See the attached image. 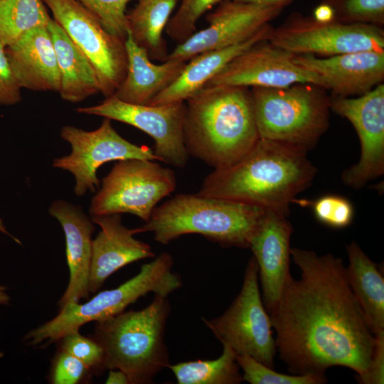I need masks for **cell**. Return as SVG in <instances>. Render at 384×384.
Listing matches in <instances>:
<instances>
[{
  "instance_id": "obj_6",
  "label": "cell",
  "mask_w": 384,
  "mask_h": 384,
  "mask_svg": "<svg viewBox=\"0 0 384 384\" xmlns=\"http://www.w3.org/2000/svg\"><path fill=\"white\" fill-rule=\"evenodd\" d=\"M260 139L307 152L330 124V96L310 82L250 87Z\"/></svg>"
},
{
  "instance_id": "obj_40",
  "label": "cell",
  "mask_w": 384,
  "mask_h": 384,
  "mask_svg": "<svg viewBox=\"0 0 384 384\" xmlns=\"http://www.w3.org/2000/svg\"><path fill=\"white\" fill-rule=\"evenodd\" d=\"M241 2L251 3L260 5H288L292 0H235Z\"/></svg>"
},
{
  "instance_id": "obj_9",
  "label": "cell",
  "mask_w": 384,
  "mask_h": 384,
  "mask_svg": "<svg viewBox=\"0 0 384 384\" xmlns=\"http://www.w3.org/2000/svg\"><path fill=\"white\" fill-rule=\"evenodd\" d=\"M176 187L174 172L152 160L118 161L92 197L90 215L130 213L146 222L159 201Z\"/></svg>"
},
{
  "instance_id": "obj_10",
  "label": "cell",
  "mask_w": 384,
  "mask_h": 384,
  "mask_svg": "<svg viewBox=\"0 0 384 384\" xmlns=\"http://www.w3.org/2000/svg\"><path fill=\"white\" fill-rule=\"evenodd\" d=\"M269 42L294 55L330 57L363 50H384L383 27L338 21L319 22L294 14L272 28Z\"/></svg>"
},
{
  "instance_id": "obj_17",
  "label": "cell",
  "mask_w": 384,
  "mask_h": 384,
  "mask_svg": "<svg viewBox=\"0 0 384 384\" xmlns=\"http://www.w3.org/2000/svg\"><path fill=\"white\" fill-rule=\"evenodd\" d=\"M294 62L315 73L334 95H362L384 80V50L356 51L330 57L294 55Z\"/></svg>"
},
{
  "instance_id": "obj_4",
  "label": "cell",
  "mask_w": 384,
  "mask_h": 384,
  "mask_svg": "<svg viewBox=\"0 0 384 384\" xmlns=\"http://www.w3.org/2000/svg\"><path fill=\"white\" fill-rule=\"evenodd\" d=\"M265 211L233 201L179 193L156 207L149 220L137 230L138 234L152 233L162 245L184 235L198 234L223 246L247 248Z\"/></svg>"
},
{
  "instance_id": "obj_30",
  "label": "cell",
  "mask_w": 384,
  "mask_h": 384,
  "mask_svg": "<svg viewBox=\"0 0 384 384\" xmlns=\"http://www.w3.org/2000/svg\"><path fill=\"white\" fill-rule=\"evenodd\" d=\"M331 6L335 21L346 23L384 25V0H324Z\"/></svg>"
},
{
  "instance_id": "obj_13",
  "label": "cell",
  "mask_w": 384,
  "mask_h": 384,
  "mask_svg": "<svg viewBox=\"0 0 384 384\" xmlns=\"http://www.w3.org/2000/svg\"><path fill=\"white\" fill-rule=\"evenodd\" d=\"M76 111L101 116L137 128L155 142L154 151L159 161L175 167H184L189 154L183 139L185 102L163 105H138L122 101L113 95L101 103Z\"/></svg>"
},
{
  "instance_id": "obj_24",
  "label": "cell",
  "mask_w": 384,
  "mask_h": 384,
  "mask_svg": "<svg viewBox=\"0 0 384 384\" xmlns=\"http://www.w3.org/2000/svg\"><path fill=\"white\" fill-rule=\"evenodd\" d=\"M48 28L55 50L62 99L79 102L100 92L98 75L87 56L52 18Z\"/></svg>"
},
{
  "instance_id": "obj_1",
  "label": "cell",
  "mask_w": 384,
  "mask_h": 384,
  "mask_svg": "<svg viewBox=\"0 0 384 384\" xmlns=\"http://www.w3.org/2000/svg\"><path fill=\"white\" fill-rule=\"evenodd\" d=\"M290 255L300 278L288 275L269 311L279 358L294 375H325L329 368L343 366L363 384L376 341L343 260L297 247L290 248Z\"/></svg>"
},
{
  "instance_id": "obj_32",
  "label": "cell",
  "mask_w": 384,
  "mask_h": 384,
  "mask_svg": "<svg viewBox=\"0 0 384 384\" xmlns=\"http://www.w3.org/2000/svg\"><path fill=\"white\" fill-rule=\"evenodd\" d=\"M301 205L309 206L316 220L323 225L336 229L350 225L354 217L352 203L338 195H324L312 201H300Z\"/></svg>"
},
{
  "instance_id": "obj_33",
  "label": "cell",
  "mask_w": 384,
  "mask_h": 384,
  "mask_svg": "<svg viewBox=\"0 0 384 384\" xmlns=\"http://www.w3.org/2000/svg\"><path fill=\"white\" fill-rule=\"evenodd\" d=\"M94 14L105 29L125 41L129 31L126 8L132 0H77Z\"/></svg>"
},
{
  "instance_id": "obj_8",
  "label": "cell",
  "mask_w": 384,
  "mask_h": 384,
  "mask_svg": "<svg viewBox=\"0 0 384 384\" xmlns=\"http://www.w3.org/2000/svg\"><path fill=\"white\" fill-rule=\"evenodd\" d=\"M201 319L223 346L274 368L277 346L270 316L260 294L258 267L253 256L245 267L241 289L230 306L218 317Z\"/></svg>"
},
{
  "instance_id": "obj_36",
  "label": "cell",
  "mask_w": 384,
  "mask_h": 384,
  "mask_svg": "<svg viewBox=\"0 0 384 384\" xmlns=\"http://www.w3.org/2000/svg\"><path fill=\"white\" fill-rule=\"evenodd\" d=\"M21 87L18 83L6 53L0 43V105H13L21 100Z\"/></svg>"
},
{
  "instance_id": "obj_12",
  "label": "cell",
  "mask_w": 384,
  "mask_h": 384,
  "mask_svg": "<svg viewBox=\"0 0 384 384\" xmlns=\"http://www.w3.org/2000/svg\"><path fill=\"white\" fill-rule=\"evenodd\" d=\"M60 137L70 144L71 152L53 159V166L73 175L74 192L78 196L96 191L100 186L97 171L108 161L131 159L159 161L149 146H139L123 138L108 118L93 131L65 125L60 130Z\"/></svg>"
},
{
  "instance_id": "obj_3",
  "label": "cell",
  "mask_w": 384,
  "mask_h": 384,
  "mask_svg": "<svg viewBox=\"0 0 384 384\" xmlns=\"http://www.w3.org/2000/svg\"><path fill=\"white\" fill-rule=\"evenodd\" d=\"M185 104L186 150L215 169L239 161L260 139L250 87L204 86Z\"/></svg>"
},
{
  "instance_id": "obj_38",
  "label": "cell",
  "mask_w": 384,
  "mask_h": 384,
  "mask_svg": "<svg viewBox=\"0 0 384 384\" xmlns=\"http://www.w3.org/2000/svg\"><path fill=\"white\" fill-rule=\"evenodd\" d=\"M312 17L319 22L335 21L334 10L331 5L323 1L314 9Z\"/></svg>"
},
{
  "instance_id": "obj_11",
  "label": "cell",
  "mask_w": 384,
  "mask_h": 384,
  "mask_svg": "<svg viewBox=\"0 0 384 384\" xmlns=\"http://www.w3.org/2000/svg\"><path fill=\"white\" fill-rule=\"evenodd\" d=\"M70 40L94 66L101 93L112 95L127 68L125 41L107 31L97 17L77 0H43Z\"/></svg>"
},
{
  "instance_id": "obj_19",
  "label": "cell",
  "mask_w": 384,
  "mask_h": 384,
  "mask_svg": "<svg viewBox=\"0 0 384 384\" xmlns=\"http://www.w3.org/2000/svg\"><path fill=\"white\" fill-rule=\"evenodd\" d=\"M101 230L92 239L89 289L96 293L110 276L124 266L140 260L154 257L151 247L134 235L137 228L122 223L121 214L91 217Z\"/></svg>"
},
{
  "instance_id": "obj_22",
  "label": "cell",
  "mask_w": 384,
  "mask_h": 384,
  "mask_svg": "<svg viewBox=\"0 0 384 384\" xmlns=\"http://www.w3.org/2000/svg\"><path fill=\"white\" fill-rule=\"evenodd\" d=\"M124 43L127 73L112 95L128 103L148 105L176 80L186 62L166 60L160 65L152 63L146 51L134 41L129 30Z\"/></svg>"
},
{
  "instance_id": "obj_28",
  "label": "cell",
  "mask_w": 384,
  "mask_h": 384,
  "mask_svg": "<svg viewBox=\"0 0 384 384\" xmlns=\"http://www.w3.org/2000/svg\"><path fill=\"white\" fill-rule=\"evenodd\" d=\"M50 18L43 0H0V43L7 47Z\"/></svg>"
},
{
  "instance_id": "obj_34",
  "label": "cell",
  "mask_w": 384,
  "mask_h": 384,
  "mask_svg": "<svg viewBox=\"0 0 384 384\" xmlns=\"http://www.w3.org/2000/svg\"><path fill=\"white\" fill-rule=\"evenodd\" d=\"M59 350L75 357L87 366L92 373L100 374L103 370L104 351L92 337L82 336L73 331L58 341Z\"/></svg>"
},
{
  "instance_id": "obj_21",
  "label": "cell",
  "mask_w": 384,
  "mask_h": 384,
  "mask_svg": "<svg viewBox=\"0 0 384 384\" xmlns=\"http://www.w3.org/2000/svg\"><path fill=\"white\" fill-rule=\"evenodd\" d=\"M6 53L21 89L59 91L60 74L48 26L27 31L6 47Z\"/></svg>"
},
{
  "instance_id": "obj_31",
  "label": "cell",
  "mask_w": 384,
  "mask_h": 384,
  "mask_svg": "<svg viewBox=\"0 0 384 384\" xmlns=\"http://www.w3.org/2000/svg\"><path fill=\"white\" fill-rule=\"evenodd\" d=\"M224 0H181L175 14L171 16L165 31L174 41L181 43L196 30L199 18L214 5Z\"/></svg>"
},
{
  "instance_id": "obj_15",
  "label": "cell",
  "mask_w": 384,
  "mask_h": 384,
  "mask_svg": "<svg viewBox=\"0 0 384 384\" xmlns=\"http://www.w3.org/2000/svg\"><path fill=\"white\" fill-rule=\"evenodd\" d=\"M285 6L224 0L206 16L208 26L178 43L166 60L188 62L201 53L242 43L278 16Z\"/></svg>"
},
{
  "instance_id": "obj_5",
  "label": "cell",
  "mask_w": 384,
  "mask_h": 384,
  "mask_svg": "<svg viewBox=\"0 0 384 384\" xmlns=\"http://www.w3.org/2000/svg\"><path fill=\"white\" fill-rule=\"evenodd\" d=\"M170 312L168 297L154 294L141 310L124 311L96 322L91 337L103 348V370L123 371L130 384L152 383L170 364L164 339Z\"/></svg>"
},
{
  "instance_id": "obj_2",
  "label": "cell",
  "mask_w": 384,
  "mask_h": 384,
  "mask_svg": "<svg viewBox=\"0 0 384 384\" xmlns=\"http://www.w3.org/2000/svg\"><path fill=\"white\" fill-rule=\"evenodd\" d=\"M306 153L259 139L239 161L214 169L197 193L271 210L286 216L317 172Z\"/></svg>"
},
{
  "instance_id": "obj_27",
  "label": "cell",
  "mask_w": 384,
  "mask_h": 384,
  "mask_svg": "<svg viewBox=\"0 0 384 384\" xmlns=\"http://www.w3.org/2000/svg\"><path fill=\"white\" fill-rule=\"evenodd\" d=\"M236 353L223 346L221 356L213 360H196L169 364L178 384H239L242 373Z\"/></svg>"
},
{
  "instance_id": "obj_41",
  "label": "cell",
  "mask_w": 384,
  "mask_h": 384,
  "mask_svg": "<svg viewBox=\"0 0 384 384\" xmlns=\"http://www.w3.org/2000/svg\"><path fill=\"white\" fill-rule=\"evenodd\" d=\"M11 301L10 297L6 293L5 287L0 284V304L8 305Z\"/></svg>"
},
{
  "instance_id": "obj_20",
  "label": "cell",
  "mask_w": 384,
  "mask_h": 384,
  "mask_svg": "<svg viewBox=\"0 0 384 384\" xmlns=\"http://www.w3.org/2000/svg\"><path fill=\"white\" fill-rule=\"evenodd\" d=\"M49 214L60 223L65 238L69 282L58 302L59 308L87 299L92 257L94 222L82 209L64 200H57L48 208Z\"/></svg>"
},
{
  "instance_id": "obj_42",
  "label": "cell",
  "mask_w": 384,
  "mask_h": 384,
  "mask_svg": "<svg viewBox=\"0 0 384 384\" xmlns=\"http://www.w3.org/2000/svg\"><path fill=\"white\" fill-rule=\"evenodd\" d=\"M0 232L3 233H4V234H6V235H11L9 234V233L7 231V230H6L5 225H4L3 221H2V220L1 219V218H0ZM11 237H12V236H11ZM12 238H13L18 243L21 244V242H20L18 240H17L16 238H14V237H12Z\"/></svg>"
},
{
  "instance_id": "obj_29",
  "label": "cell",
  "mask_w": 384,
  "mask_h": 384,
  "mask_svg": "<svg viewBox=\"0 0 384 384\" xmlns=\"http://www.w3.org/2000/svg\"><path fill=\"white\" fill-rule=\"evenodd\" d=\"M235 360L242 371V381L250 384H323L327 381L321 375L280 373L245 354L236 355Z\"/></svg>"
},
{
  "instance_id": "obj_18",
  "label": "cell",
  "mask_w": 384,
  "mask_h": 384,
  "mask_svg": "<svg viewBox=\"0 0 384 384\" xmlns=\"http://www.w3.org/2000/svg\"><path fill=\"white\" fill-rule=\"evenodd\" d=\"M286 216L266 210L250 241L257 267L262 302L269 313L278 300L291 273L290 239L292 226Z\"/></svg>"
},
{
  "instance_id": "obj_7",
  "label": "cell",
  "mask_w": 384,
  "mask_h": 384,
  "mask_svg": "<svg viewBox=\"0 0 384 384\" xmlns=\"http://www.w3.org/2000/svg\"><path fill=\"white\" fill-rule=\"evenodd\" d=\"M174 259L162 252L142 265L139 272L119 287L97 293L87 302L70 303L60 309L50 321L31 330L25 336L28 346H47L65 334L79 331L91 321H100L122 312L138 299L154 292L168 297L183 285L180 275L173 272Z\"/></svg>"
},
{
  "instance_id": "obj_26",
  "label": "cell",
  "mask_w": 384,
  "mask_h": 384,
  "mask_svg": "<svg viewBox=\"0 0 384 384\" xmlns=\"http://www.w3.org/2000/svg\"><path fill=\"white\" fill-rule=\"evenodd\" d=\"M178 0H138L127 14L129 30L134 41L151 60L166 61L168 51L163 32Z\"/></svg>"
},
{
  "instance_id": "obj_14",
  "label": "cell",
  "mask_w": 384,
  "mask_h": 384,
  "mask_svg": "<svg viewBox=\"0 0 384 384\" xmlns=\"http://www.w3.org/2000/svg\"><path fill=\"white\" fill-rule=\"evenodd\" d=\"M331 110L347 119L361 144L359 161L341 174L342 181L358 189L384 174V84L357 97H330Z\"/></svg>"
},
{
  "instance_id": "obj_35",
  "label": "cell",
  "mask_w": 384,
  "mask_h": 384,
  "mask_svg": "<svg viewBox=\"0 0 384 384\" xmlns=\"http://www.w3.org/2000/svg\"><path fill=\"white\" fill-rule=\"evenodd\" d=\"M92 374L79 359L58 349L52 361L49 380L53 384H78L87 381Z\"/></svg>"
},
{
  "instance_id": "obj_37",
  "label": "cell",
  "mask_w": 384,
  "mask_h": 384,
  "mask_svg": "<svg viewBox=\"0 0 384 384\" xmlns=\"http://www.w3.org/2000/svg\"><path fill=\"white\" fill-rule=\"evenodd\" d=\"M375 346L370 366L363 384H383L384 381V331L375 335Z\"/></svg>"
},
{
  "instance_id": "obj_39",
  "label": "cell",
  "mask_w": 384,
  "mask_h": 384,
  "mask_svg": "<svg viewBox=\"0 0 384 384\" xmlns=\"http://www.w3.org/2000/svg\"><path fill=\"white\" fill-rule=\"evenodd\" d=\"M106 384H130L129 379L125 373L120 370H109Z\"/></svg>"
},
{
  "instance_id": "obj_25",
  "label": "cell",
  "mask_w": 384,
  "mask_h": 384,
  "mask_svg": "<svg viewBox=\"0 0 384 384\" xmlns=\"http://www.w3.org/2000/svg\"><path fill=\"white\" fill-rule=\"evenodd\" d=\"M347 279L368 323L375 335L384 331V278L378 265L355 241L346 246Z\"/></svg>"
},
{
  "instance_id": "obj_16",
  "label": "cell",
  "mask_w": 384,
  "mask_h": 384,
  "mask_svg": "<svg viewBox=\"0 0 384 384\" xmlns=\"http://www.w3.org/2000/svg\"><path fill=\"white\" fill-rule=\"evenodd\" d=\"M294 56L268 40L259 42L233 59L205 86L284 87L310 82L326 89L318 75L294 62Z\"/></svg>"
},
{
  "instance_id": "obj_23",
  "label": "cell",
  "mask_w": 384,
  "mask_h": 384,
  "mask_svg": "<svg viewBox=\"0 0 384 384\" xmlns=\"http://www.w3.org/2000/svg\"><path fill=\"white\" fill-rule=\"evenodd\" d=\"M272 28L269 23L255 36L242 43L206 51L191 58L176 80L155 96L148 105L186 102L203 88L236 56L253 45L268 40Z\"/></svg>"
}]
</instances>
